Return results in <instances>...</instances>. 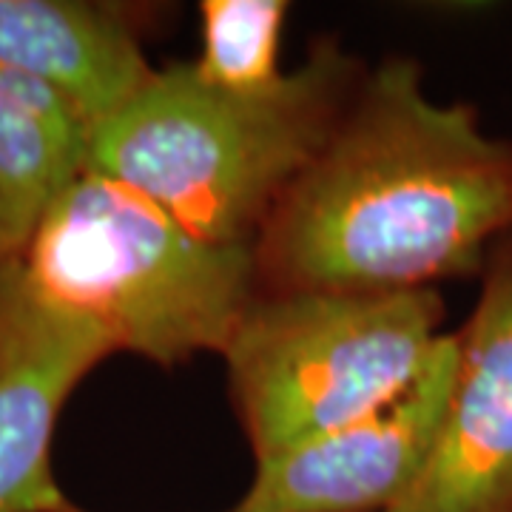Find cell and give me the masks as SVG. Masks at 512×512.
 <instances>
[{
	"label": "cell",
	"instance_id": "obj_1",
	"mask_svg": "<svg viewBox=\"0 0 512 512\" xmlns=\"http://www.w3.org/2000/svg\"><path fill=\"white\" fill-rule=\"evenodd\" d=\"M512 234V143L424 92L413 57L365 72L254 242L262 293L430 291Z\"/></svg>",
	"mask_w": 512,
	"mask_h": 512
},
{
	"label": "cell",
	"instance_id": "obj_2",
	"mask_svg": "<svg viewBox=\"0 0 512 512\" xmlns=\"http://www.w3.org/2000/svg\"><path fill=\"white\" fill-rule=\"evenodd\" d=\"M365 77L336 40L262 92H222L191 63L157 69L92 134L89 168L134 188L191 234L251 245L328 143Z\"/></svg>",
	"mask_w": 512,
	"mask_h": 512
},
{
	"label": "cell",
	"instance_id": "obj_3",
	"mask_svg": "<svg viewBox=\"0 0 512 512\" xmlns=\"http://www.w3.org/2000/svg\"><path fill=\"white\" fill-rule=\"evenodd\" d=\"M23 274L114 353L177 367L228 348L259 293L251 245L191 234L134 188L86 168L46 211Z\"/></svg>",
	"mask_w": 512,
	"mask_h": 512
},
{
	"label": "cell",
	"instance_id": "obj_9",
	"mask_svg": "<svg viewBox=\"0 0 512 512\" xmlns=\"http://www.w3.org/2000/svg\"><path fill=\"white\" fill-rule=\"evenodd\" d=\"M89 143L52 89L0 66V265L26 254L52 202L89 168Z\"/></svg>",
	"mask_w": 512,
	"mask_h": 512
},
{
	"label": "cell",
	"instance_id": "obj_4",
	"mask_svg": "<svg viewBox=\"0 0 512 512\" xmlns=\"http://www.w3.org/2000/svg\"><path fill=\"white\" fill-rule=\"evenodd\" d=\"M444 302L402 293H256L222 350L254 461L362 421L433 362Z\"/></svg>",
	"mask_w": 512,
	"mask_h": 512
},
{
	"label": "cell",
	"instance_id": "obj_8",
	"mask_svg": "<svg viewBox=\"0 0 512 512\" xmlns=\"http://www.w3.org/2000/svg\"><path fill=\"white\" fill-rule=\"evenodd\" d=\"M0 66L52 89L89 134L157 72L137 12L97 0H0Z\"/></svg>",
	"mask_w": 512,
	"mask_h": 512
},
{
	"label": "cell",
	"instance_id": "obj_5",
	"mask_svg": "<svg viewBox=\"0 0 512 512\" xmlns=\"http://www.w3.org/2000/svg\"><path fill=\"white\" fill-rule=\"evenodd\" d=\"M114 348L100 330L55 308L23 265H0V512H92L55 476L63 407Z\"/></svg>",
	"mask_w": 512,
	"mask_h": 512
},
{
	"label": "cell",
	"instance_id": "obj_10",
	"mask_svg": "<svg viewBox=\"0 0 512 512\" xmlns=\"http://www.w3.org/2000/svg\"><path fill=\"white\" fill-rule=\"evenodd\" d=\"M288 15L282 0H205L200 3V80L222 92H262L282 77L279 43Z\"/></svg>",
	"mask_w": 512,
	"mask_h": 512
},
{
	"label": "cell",
	"instance_id": "obj_6",
	"mask_svg": "<svg viewBox=\"0 0 512 512\" xmlns=\"http://www.w3.org/2000/svg\"><path fill=\"white\" fill-rule=\"evenodd\" d=\"M456 367V333L393 404L362 421L256 461L254 478L225 512H387L421 476L439 439Z\"/></svg>",
	"mask_w": 512,
	"mask_h": 512
},
{
	"label": "cell",
	"instance_id": "obj_7",
	"mask_svg": "<svg viewBox=\"0 0 512 512\" xmlns=\"http://www.w3.org/2000/svg\"><path fill=\"white\" fill-rule=\"evenodd\" d=\"M456 330L439 439L410 493L387 512H512V234L484 265Z\"/></svg>",
	"mask_w": 512,
	"mask_h": 512
}]
</instances>
